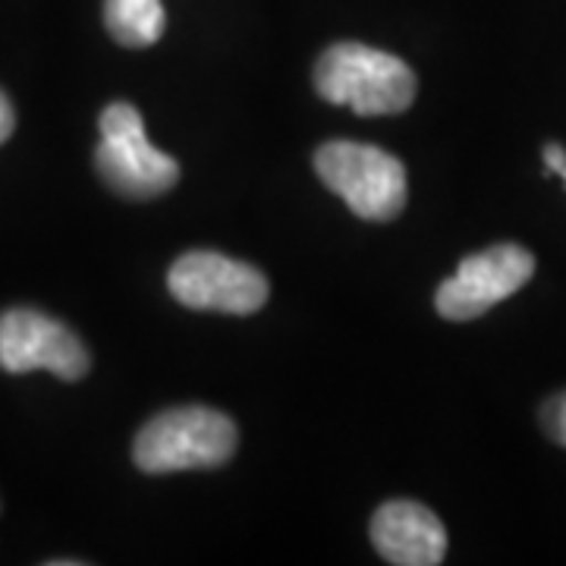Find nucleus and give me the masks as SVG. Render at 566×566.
<instances>
[{"label": "nucleus", "mask_w": 566, "mask_h": 566, "mask_svg": "<svg viewBox=\"0 0 566 566\" xmlns=\"http://www.w3.org/2000/svg\"><path fill=\"white\" fill-rule=\"evenodd\" d=\"M167 286L186 308L227 315H252L268 303L271 293L259 268L208 249L180 255L167 274Z\"/></svg>", "instance_id": "obj_5"}, {"label": "nucleus", "mask_w": 566, "mask_h": 566, "mask_svg": "<svg viewBox=\"0 0 566 566\" xmlns=\"http://www.w3.org/2000/svg\"><path fill=\"white\" fill-rule=\"evenodd\" d=\"M315 170L363 221H394L406 205V167L385 148L363 142H327L315 151Z\"/></svg>", "instance_id": "obj_3"}, {"label": "nucleus", "mask_w": 566, "mask_h": 566, "mask_svg": "<svg viewBox=\"0 0 566 566\" xmlns=\"http://www.w3.org/2000/svg\"><path fill=\"white\" fill-rule=\"evenodd\" d=\"M532 274L535 259L528 249L513 243L491 245L460 262L457 274L438 286L434 305L447 322H472L523 290Z\"/></svg>", "instance_id": "obj_6"}, {"label": "nucleus", "mask_w": 566, "mask_h": 566, "mask_svg": "<svg viewBox=\"0 0 566 566\" xmlns=\"http://www.w3.org/2000/svg\"><path fill=\"white\" fill-rule=\"evenodd\" d=\"M98 126H102V142L95 151V167L98 177L117 196L145 202L177 186L180 164L148 142L142 114L133 104H111Z\"/></svg>", "instance_id": "obj_4"}, {"label": "nucleus", "mask_w": 566, "mask_h": 566, "mask_svg": "<svg viewBox=\"0 0 566 566\" xmlns=\"http://www.w3.org/2000/svg\"><path fill=\"white\" fill-rule=\"evenodd\" d=\"M0 368L10 375L51 371L80 381L88 371V349L57 318L35 308H10L0 315Z\"/></svg>", "instance_id": "obj_7"}, {"label": "nucleus", "mask_w": 566, "mask_h": 566, "mask_svg": "<svg viewBox=\"0 0 566 566\" xmlns=\"http://www.w3.org/2000/svg\"><path fill=\"white\" fill-rule=\"evenodd\" d=\"M542 422H545L547 438H554L557 444L566 447V394H557V397L547 400Z\"/></svg>", "instance_id": "obj_10"}, {"label": "nucleus", "mask_w": 566, "mask_h": 566, "mask_svg": "<svg viewBox=\"0 0 566 566\" xmlns=\"http://www.w3.org/2000/svg\"><path fill=\"white\" fill-rule=\"evenodd\" d=\"M13 126H17V114H13V104L7 102V95L0 92V145L10 139Z\"/></svg>", "instance_id": "obj_11"}, {"label": "nucleus", "mask_w": 566, "mask_h": 566, "mask_svg": "<svg viewBox=\"0 0 566 566\" xmlns=\"http://www.w3.org/2000/svg\"><path fill=\"white\" fill-rule=\"evenodd\" d=\"M104 22L123 48H148L164 35L167 17L161 0H104Z\"/></svg>", "instance_id": "obj_9"}, {"label": "nucleus", "mask_w": 566, "mask_h": 566, "mask_svg": "<svg viewBox=\"0 0 566 566\" xmlns=\"http://www.w3.org/2000/svg\"><path fill=\"white\" fill-rule=\"evenodd\" d=\"M315 88L324 102L349 107L359 117H387L412 104L416 73L387 51L340 41L318 57Z\"/></svg>", "instance_id": "obj_1"}, {"label": "nucleus", "mask_w": 566, "mask_h": 566, "mask_svg": "<svg viewBox=\"0 0 566 566\" xmlns=\"http://www.w3.org/2000/svg\"><path fill=\"white\" fill-rule=\"evenodd\" d=\"M371 542L387 564L434 566L444 560L447 532L441 520L416 501H390L371 516Z\"/></svg>", "instance_id": "obj_8"}, {"label": "nucleus", "mask_w": 566, "mask_h": 566, "mask_svg": "<svg viewBox=\"0 0 566 566\" xmlns=\"http://www.w3.org/2000/svg\"><path fill=\"white\" fill-rule=\"evenodd\" d=\"M237 450V424L208 406L167 409L145 424L133 447V460L148 475L186 469H214Z\"/></svg>", "instance_id": "obj_2"}, {"label": "nucleus", "mask_w": 566, "mask_h": 566, "mask_svg": "<svg viewBox=\"0 0 566 566\" xmlns=\"http://www.w3.org/2000/svg\"><path fill=\"white\" fill-rule=\"evenodd\" d=\"M560 177H564V180H566V170H564V174H560Z\"/></svg>", "instance_id": "obj_13"}, {"label": "nucleus", "mask_w": 566, "mask_h": 566, "mask_svg": "<svg viewBox=\"0 0 566 566\" xmlns=\"http://www.w3.org/2000/svg\"><path fill=\"white\" fill-rule=\"evenodd\" d=\"M545 164L547 170H554V174H564L566 170V151L560 145H547L545 148Z\"/></svg>", "instance_id": "obj_12"}]
</instances>
